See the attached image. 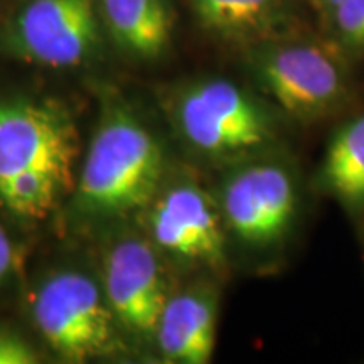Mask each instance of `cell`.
<instances>
[{
    "label": "cell",
    "instance_id": "cell-1",
    "mask_svg": "<svg viewBox=\"0 0 364 364\" xmlns=\"http://www.w3.org/2000/svg\"><path fill=\"white\" fill-rule=\"evenodd\" d=\"M162 177L164 152L152 132L125 108H112L86 152L78 204L90 215H127L149 206Z\"/></svg>",
    "mask_w": 364,
    "mask_h": 364
},
{
    "label": "cell",
    "instance_id": "cell-2",
    "mask_svg": "<svg viewBox=\"0 0 364 364\" xmlns=\"http://www.w3.org/2000/svg\"><path fill=\"white\" fill-rule=\"evenodd\" d=\"M255 83L294 120L312 124L338 112L351 93L346 54L302 33L243 51Z\"/></svg>",
    "mask_w": 364,
    "mask_h": 364
},
{
    "label": "cell",
    "instance_id": "cell-3",
    "mask_svg": "<svg viewBox=\"0 0 364 364\" xmlns=\"http://www.w3.org/2000/svg\"><path fill=\"white\" fill-rule=\"evenodd\" d=\"M172 98V118L177 132L203 156H257L270 147L277 136L275 120L268 108L231 80L189 81Z\"/></svg>",
    "mask_w": 364,
    "mask_h": 364
},
{
    "label": "cell",
    "instance_id": "cell-4",
    "mask_svg": "<svg viewBox=\"0 0 364 364\" xmlns=\"http://www.w3.org/2000/svg\"><path fill=\"white\" fill-rule=\"evenodd\" d=\"M105 41L98 0H24L0 27V51L53 70L97 61Z\"/></svg>",
    "mask_w": 364,
    "mask_h": 364
},
{
    "label": "cell",
    "instance_id": "cell-5",
    "mask_svg": "<svg viewBox=\"0 0 364 364\" xmlns=\"http://www.w3.org/2000/svg\"><path fill=\"white\" fill-rule=\"evenodd\" d=\"M105 299L85 273L59 272L36 292L33 318L49 348L66 361L83 363L117 349V318Z\"/></svg>",
    "mask_w": 364,
    "mask_h": 364
},
{
    "label": "cell",
    "instance_id": "cell-6",
    "mask_svg": "<svg viewBox=\"0 0 364 364\" xmlns=\"http://www.w3.org/2000/svg\"><path fill=\"white\" fill-rule=\"evenodd\" d=\"M78 132L51 100L0 98V186L26 172H49L73 182Z\"/></svg>",
    "mask_w": 364,
    "mask_h": 364
},
{
    "label": "cell",
    "instance_id": "cell-7",
    "mask_svg": "<svg viewBox=\"0 0 364 364\" xmlns=\"http://www.w3.org/2000/svg\"><path fill=\"white\" fill-rule=\"evenodd\" d=\"M297 201V184L289 167L270 159H252L226 177L218 206L226 230L243 243L265 248L289 235Z\"/></svg>",
    "mask_w": 364,
    "mask_h": 364
},
{
    "label": "cell",
    "instance_id": "cell-8",
    "mask_svg": "<svg viewBox=\"0 0 364 364\" xmlns=\"http://www.w3.org/2000/svg\"><path fill=\"white\" fill-rule=\"evenodd\" d=\"M149 209L150 238L159 252L216 272L226 267L225 220L201 186L191 179L161 184Z\"/></svg>",
    "mask_w": 364,
    "mask_h": 364
},
{
    "label": "cell",
    "instance_id": "cell-9",
    "mask_svg": "<svg viewBox=\"0 0 364 364\" xmlns=\"http://www.w3.org/2000/svg\"><path fill=\"white\" fill-rule=\"evenodd\" d=\"M105 297L117 322L142 339H154L167 287L157 248L142 238L113 245L105 262Z\"/></svg>",
    "mask_w": 364,
    "mask_h": 364
},
{
    "label": "cell",
    "instance_id": "cell-10",
    "mask_svg": "<svg viewBox=\"0 0 364 364\" xmlns=\"http://www.w3.org/2000/svg\"><path fill=\"white\" fill-rule=\"evenodd\" d=\"M194 19L221 43L248 49L300 31L292 0H186Z\"/></svg>",
    "mask_w": 364,
    "mask_h": 364
},
{
    "label": "cell",
    "instance_id": "cell-11",
    "mask_svg": "<svg viewBox=\"0 0 364 364\" xmlns=\"http://www.w3.org/2000/svg\"><path fill=\"white\" fill-rule=\"evenodd\" d=\"M216 329L215 290L196 285L167 297L154 339L167 361L206 364L215 353Z\"/></svg>",
    "mask_w": 364,
    "mask_h": 364
},
{
    "label": "cell",
    "instance_id": "cell-12",
    "mask_svg": "<svg viewBox=\"0 0 364 364\" xmlns=\"http://www.w3.org/2000/svg\"><path fill=\"white\" fill-rule=\"evenodd\" d=\"M107 39L124 56L159 61L171 51L176 14L171 0H98Z\"/></svg>",
    "mask_w": 364,
    "mask_h": 364
},
{
    "label": "cell",
    "instance_id": "cell-13",
    "mask_svg": "<svg viewBox=\"0 0 364 364\" xmlns=\"http://www.w3.org/2000/svg\"><path fill=\"white\" fill-rule=\"evenodd\" d=\"M318 182L354 221H364V113L332 136Z\"/></svg>",
    "mask_w": 364,
    "mask_h": 364
},
{
    "label": "cell",
    "instance_id": "cell-14",
    "mask_svg": "<svg viewBox=\"0 0 364 364\" xmlns=\"http://www.w3.org/2000/svg\"><path fill=\"white\" fill-rule=\"evenodd\" d=\"M322 22L327 39L346 56H363L364 0H343Z\"/></svg>",
    "mask_w": 364,
    "mask_h": 364
},
{
    "label": "cell",
    "instance_id": "cell-15",
    "mask_svg": "<svg viewBox=\"0 0 364 364\" xmlns=\"http://www.w3.org/2000/svg\"><path fill=\"white\" fill-rule=\"evenodd\" d=\"M39 356L36 349L19 334L0 329V364H36Z\"/></svg>",
    "mask_w": 364,
    "mask_h": 364
},
{
    "label": "cell",
    "instance_id": "cell-16",
    "mask_svg": "<svg viewBox=\"0 0 364 364\" xmlns=\"http://www.w3.org/2000/svg\"><path fill=\"white\" fill-rule=\"evenodd\" d=\"M14 267H16V248L9 238L7 231L0 225V282L7 279Z\"/></svg>",
    "mask_w": 364,
    "mask_h": 364
},
{
    "label": "cell",
    "instance_id": "cell-17",
    "mask_svg": "<svg viewBox=\"0 0 364 364\" xmlns=\"http://www.w3.org/2000/svg\"><path fill=\"white\" fill-rule=\"evenodd\" d=\"M314 11L318 14L321 21H324L329 14L339 6L343 0H309Z\"/></svg>",
    "mask_w": 364,
    "mask_h": 364
}]
</instances>
